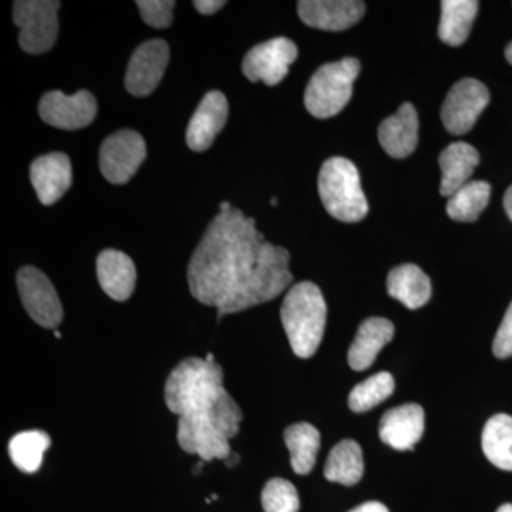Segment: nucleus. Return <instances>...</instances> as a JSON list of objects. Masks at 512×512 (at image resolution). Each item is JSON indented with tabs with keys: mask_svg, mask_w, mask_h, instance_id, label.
<instances>
[{
	"mask_svg": "<svg viewBox=\"0 0 512 512\" xmlns=\"http://www.w3.org/2000/svg\"><path fill=\"white\" fill-rule=\"evenodd\" d=\"M136 5L148 26L167 29L173 23L174 0H138Z\"/></svg>",
	"mask_w": 512,
	"mask_h": 512,
	"instance_id": "nucleus-30",
	"label": "nucleus"
},
{
	"mask_svg": "<svg viewBox=\"0 0 512 512\" xmlns=\"http://www.w3.org/2000/svg\"><path fill=\"white\" fill-rule=\"evenodd\" d=\"M284 439L289 453L291 466L299 476L311 473L316 464L320 448V434L309 423H298L285 430Z\"/></svg>",
	"mask_w": 512,
	"mask_h": 512,
	"instance_id": "nucleus-23",
	"label": "nucleus"
},
{
	"mask_svg": "<svg viewBox=\"0 0 512 512\" xmlns=\"http://www.w3.org/2000/svg\"><path fill=\"white\" fill-rule=\"evenodd\" d=\"M387 292L406 308L419 309L431 298V282L419 266H397L387 276Z\"/></svg>",
	"mask_w": 512,
	"mask_h": 512,
	"instance_id": "nucleus-21",
	"label": "nucleus"
},
{
	"mask_svg": "<svg viewBox=\"0 0 512 512\" xmlns=\"http://www.w3.org/2000/svg\"><path fill=\"white\" fill-rule=\"evenodd\" d=\"M326 316L328 306L318 285L301 282L286 293L281 319L296 356L309 359L318 352L325 333Z\"/></svg>",
	"mask_w": 512,
	"mask_h": 512,
	"instance_id": "nucleus-3",
	"label": "nucleus"
},
{
	"mask_svg": "<svg viewBox=\"0 0 512 512\" xmlns=\"http://www.w3.org/2000/svg\"><path fill=\"white\" fill-rule=\"evenodd\" d=\"M288 249L266 242L255 220L232 208L212 220L188 264L191 295L221 316L274 301L292 284Z\"/></svg>",
	"mask_w": 512,
	"mask_h": 512,
	"instance_id": "nucleus-1",
	"label": "nucleus"
},
{
	"mask_svg": "<svg viewBox=\"0 0 512 512\" xmlns=\"http://www.w3.org/2000/svg\"><path fill=\"white\" fill-rule=\"evenodd\" d=\"M505 57H507L508 63L512 64V42L505 49Z\"/></svg>",
	"mask_w": 512,
	"mask_h": 512,
	"instance_id": "nucleus-36",
	"label": "nucleus"
},
{
	"mask_svg": "<svg viewBox=\"0 0 512 512\" xmlns=\"http://www.w3.org/2000/svg\"><path fill=\"white\" fill-rule=\"evenodd\" d=\"M359 73V60L353 57L320 67L306 87V109L316 119H330L339 114L352 99L353 83Z\"/></svg>",
	"mask_w": 512,
	"mask_h": 512,
	"instance_id": "nucleus-5",
	"label": "nucleus"
},
{
	"mask_svg": "<svg viewBox=\"0 0 512 512\" xmlns=\"http://www.w3.org/2000/svg\"><path fill=\"white\" fill-rule=\"evenodd\" d=\"M57 0H19L13 5V22L20 29V47L29 55H42L55 46L59 35Z\"/></svg>",
	"mask_w": 512,
	"mask_h": 512,
	"instance_id": "nucleus-6",
	"label": "nucleus"
},
{
	"mask_svg": "<svg viewBox=\"0 0 512 512\" xmlns=\"http://www.w3.org/2000/svg\"><path fill=\"white\" fill-rule=\"evenodd\" d=\"M238 460H239L238 454L231 453V456H229L227 458V460H225V461H227L228 467H234V466H237Z\"/></svg>",
	"mask_w": 512,
	"mask_h": 512,
	"instance_id": "nucleus-35",
	"label": "nucleus"
},
{
	"mask_svg": "<svg viewBox=\"0 0 512 512\" xmlns=\"http://www.w3.org/2000/svg\"><path fill=\"white\" fill-rule=\"evenodd\" d=\"M319 195L323 207L342 222H359L369 212L356 165L348 158L332 157L319 173Z\"/></svg>",
	"mask_w": 512,
	"mask_h": 512,
	"instance_id": "nucleus-4",
	"label": "nucleus"
},
{
	"mask_svg": "<svg viewBox=\"0 0 512 512\" xmlns=\"http://www.w3.org/2000/svg\"><path fill=\"white\" fill-rule=\"evenodd\" d=\"M478 12L474 0H443L439 36L448 46H460L466 42Z\"/></svg>",
	"mask_w": 512,
	"mask_h": 512,
	"instance_id": "nucleus-22",
	"label": "nucleus"
},
{
	"mask_svg": "<svg viewBox=\"0 0 512 512\" xmlns=\"http://www.w3.org/2000/svg\"><path fill=\"white\" fill-rule=\"evenodd\" d=\"M164 400L178 417L177 440L185 453L205 463L231 456L229 440L239 433L244 416L224 387V370L214 355L190 357L175 367Z\"/></svg>",
	"mask_w": 512,
	"mask_h": 512,
	"instance_id": "nucleus-2",
	"label": "nucleus"
},
{
	"mask_svg": "<svg viewBox=\"0 0 512 512\" xmlns=\"http://www.w3.org/2000/svg\"><path fill=\"white\" fill-rule=\"evenodd\" d=\"M170 60V47L161 39L148 40L131 56L126 73V89L136 97L150 96L163 80Z\"/></svg>",
	"mask_w": 512,
	"mask_h": 512,
	"instance_id": "nucleus-12",
	"label": "nucleus"
},
{
	"mask_svg": "<svg viewBox=\"0 0 512 512\" xmlns=\"http://www.w3.org/2000/svg\"><path fill=\"white\" fill-rule=\"evenodd\" d=\"M227 2L224 0H195L194 6L202 15H214L218 10L224 8Z\"/></svg>",
	"mask_w": 512,
	"mask_h": 512,
	"instance_id": "nucleus-32",
	"label": "nucleus"
},
{
	"mask_svg": "<svg viewBox=\"0 0 512 512\" xmlns=\"http://www.w3.org/2000/svg\"><path fill=\"white\" fill-rule=\"evenodd\" d=\"M485 457L501 470L512 471V417L495 414L483 430Z\"/></svg>",
	"mask_w": 512,
	"mask_h": 512,
	"instance_id": "nucleus-25",
	"label": "nucleus"
},
{
	"mask_svg": "<svg viewBox=\"0 0 512 512\" xmlns=\"http://www.w3.org/2000/svg\"><path fill=\"white\" fill-rule=\"evenodd\" d=\"M497 512H512V504L501 505Z\"/></svg>",
	"mask_w": 512,
	"mask_h": 512,
	"instance_id": "nucleus-38",
	"label": "nucleus"
},
{
	"mask_svg": "<svg viewBox=\"0 0 512 512\" xmlns=\"http://www.w3.org/2000/svg\"><path fill=\"white\" fill-rule=\"evenodd\" d=\"M488 103L490 93L483 83L476 79L461 80L450 90L441 109L444 127L454 136H463L474 127Z\"/></svg>",
	"mask_w": 512,
	"mask_h": 512,
	"instance_id": "nucleus-9",
	"label": "nucleus"
},
{
	"mask_svg": "<svg viewBox=\"0 0 512 512\" xmlns=\"http://www.w3.org/2000/svg\"><path fill=\"white\" fill-rule=\"evenodd\" d=\"M271 204L274 205V207L275 205H278V201H276V198H272Z\"/></svg>",
	"mask_w": 512,
	"mask_h": 512,
	"instance_id": "nucleus-39",
	"label": "nucleus"
},
{
	"mask_svg": "<svg viewBox=\"0 0 512 512\" xmlns=\"http://www.w3.org/2000/svg\"><path fill=\"white\" fill-rule=\"evenodd\" d=\"M30 180L43 205L55 204L72 187L69 157L63 153H50L36 158L30 167Z\"/></svg>",
	"mask_w": 512,
	"mask_h": 512,
	"instance_id": "nucleus-14",
	"label": "nucleus"
},
{
	"mask_svg": "<svg viewBox=\"0 0 512 512\" xmlns=\"http://www.w3.org/2000/svg\"><path fill=\"white\" fill-rule=\"evenodd\" d=\"M16 282L30 318L42 328H57L63 320V306L50 279L35 266H23Z\"/></svg>",
	"mask_w": 512,
	"mask_h": 512,
	"instance_id": "nucleus-8",
	"label": "nucleus"
},
{
	"mask_svg": "<svg viewBox=\"0 0 512 512\" xmlns=\"http://www.w3.org/2000/svg\"><path fill=\"white\" fill-rule=\"evenodd\" d=\"M393 376L389 372H380L357 384L349 394V407L356 413H365L377 404L389 399L394 392Z\"/></svg>",
	"mask_w": 512,
	"mask_h": 512,
	"instance_id": "nucleus-28",
	"label": "nucleus"
},
{
	"mask_svg": "<svg viewBox=\"0 0 512 512\" xmlns=\"http://www.w3.org/2000/svg\"><path fill=\"white\" fill-rule=\"evenodd\" d=\"M379 141L390 157L406 158L413 154L419 141V119L412 104L404 103L394 116L380 124Z\"/></svg>",
	"mask_w": 512,
	"mask_h": 512,
	"instance_id": "nucleus-18",
	"label": "nucleus"
},
{
	"mask_svg": "<svg viewBox=\"0 0 512 512\" xmlns=\"http://www.w3.org/2000/svg\"><path fill=\"white\" fill-rule=\"evenodd\" d=\"M39 114L49 126L69 131L79 130L96 119L97 101L87 90H80L72 96L55 90L46 93L40 100Z\"/></svg>",
	"mask_w": 512,
	"mask_h": 512,
	"instance_id": "nucleus-11",
	"label": "nucleus"
},
{
	"mask_svg": "<svg viewBox=\"0 0 512 512\" xmlns=\"http://www.w3.org/2000/svg\"><path fill=\"white\" fill-rule=\"evenodd\" d=\"M349 512H389V510H387L386 505H383L382 503L370 501V503L359 505L355 510Z\"/></svg>",
	"mask_w": 512,
	"mask_h": 512,
	"instance_id": "nucleus-33",
	"label": "nucleus"
},
{
	"mask_svg": "<svg viewBox=\"0 0 512 512\" xmlns=\"http://www.w3.org/2000/svg\"><path fill=\"white\" fill-rule=\"evenodd\" d=\"M97 278L106 295L114 301L124 302L136 288V265L124 252L106 249L97 258Z\"/></svg>",
	"mask_w": 512,
	"mask_h": 512,
	"instance_id": "nucleus-17",
	"label": "nucleus"
},
{
	"mask_svg": "<svg viewBox=\"0 0 512 512\" xmlns=\"http://www.w3.org/2000/svg\"><path fill=\"white\" fill-rule=\"evenodd\" d=\"M362 448L355 440H343L330 451L325 466L326 480L342 485H355L363 477Z\"/></svg>",
	"mask_w": 512,
	"mask_h": 512,
	"instance_id": "nucleus-24",
	"label": "nucleus"
},
{
	"mask_svg": "<svg viewBox=\"0 0 512 512\" xmlns=\"http://www.w3.org/2000/svg\"><path fill=\"white\" fill-rule=\"evenodd\" d=\"M493 352L498 359H507L512 356V302L510 308L505 312L497 335H495Z\"/></svg>",
	"mask_w": 512,
	"mask_h": 512,
	"instance_id": "nucleus-31",
	"label": "nucleus"
},
{
	"mask_svg": "<svg viewBox=\"0 0 512 512\" xmlns=\"http://www.w3.org/2000/svg\"><path fill=\"white\" fill-rule=\"evenodd\" d=\"M298 57V47L286 37H276L249 50L242 72L251 82L276 86L285 79L289 67Z\"/></svg>",
	"mask_w": 512,
	"mask_h": 512,
	"instance_id": "nucleus-10",
	"label": "nucleus"
},
{
	"mask_svg": "<svg viewBox=\"0 0 512 512\" xmlns=\"http://www.w3.org/2000/svg\"><path fill=\"white\" fill-rule=\"evenodd\" d=\"M147 157L146 143L134 130H121L104 140L100 148V170L111 184H126Z\"/></svg>",
	"mask_w": 512,
	"mask_h": 512,
	"instance_id": "nucleus-7",
	"label": "nucleus"
},
{
	"mask_svg": "<svg viewBox=\"0 0 512 512\" xmlns=\"http://www.w3.org/2000/svg\"><path fill=\"white\" fill-rule=\"evenodd\" d=\"M504 208L505 212H507L508 217L512 221V185L508 188L507 192L504 195Z\"/></svg>",
	"mask_w": 512,
	"mask_h": 512,
	"instance_id": "nucleus-34",
	"label": "nucleus"
},
{
	"mask_svg": "<svg viewBox=\"0 0 512 512\" xmlns=\"http://www.w3.org/2000/svg\"><path fill=\"white\" fill-rule=\"evenodd\" d=\"M394 325L389 319H366L357 329L348 353L349 366L356 372L369 369L380 350L393 339Z\"/></svg>",
	"mask_w": 512,
	"mask_h": 512,
	"instance_id": "nucleus-19",
	"label": "nucleus"
},
{
	"mask_svg": "<svg viewBox=\"0 0 512 512\" xmlns=\"http://www.w3.org/2000/svg\"><path fill=\"white\" fill-rule=\"evenodd\" d=\"M228 119L227 97L221 92H210L202 99L200 106L187 128V144L195 153L208 150L215 137L221 133Z\"/></svg>",
	"mask_w": 512,
	"mask_h": 512,
	"instance_id": "nucleus-15",
	"label": "nucleus"
},
{
	"mask_svg": "<svg viewBox=\"0 0 512 512\" xmlns=\"http://www.w3.org/2000/svg\"><path fill=\"white\" fill-rule=\"evenodd\" d=\"M366 6L357 0H303L298 3L299 18L305 25L329 32L355 26L365 15Z\"/></svg>",
	"mask_w": 512,
	"mask_h": 512,
	"instance_id": "nucleus-13",
	"label": "nucleus"
},
{
	"mask_svg": "<svg viewBox=\"0 0 512 512\" xmlns=\"http://www.w3.org/2000/svg\"><path fill=\"white\" fill-rule=\"evenodd\" d=\"M50 444L52 439L45 431H23L10 440L9 456L20 471L33 474L42 467L43 456Z\"/></svg>",
	"mask_w": 512,
	"mask_h": 512,
	"instance_id": "nucleus-27",
	"label": "nucleus"
},
{
	"mask_svg": "<svg viewBox=\"0 0 512 512\" xmlns=\"http://www.w3.org/2000/svg\"><path fill=\"white\" fill-rule=\"evenodd\" d=\"M220 208H221V212H227L229 210H232V205L229 204L228 201H224V202H221Z\"/></svg>",
	"mask_w": 512,
	"mask_h": 512,
	"instance_id": "nucleus-37",
	"label": "nucleus"
},
{
	"mask_svg": "<svg viewBox=\"0 0 512 512\" xmlns=\"http://www.w3.org/2000/svg\"><path fill=\"white\" fill-rule=\"evenodd\" d=\"M424 433V410L419 404H403L383 414L380 439L394 450H413Z\"/></svg>",
	"mask_w": 512,
	"mask_h": 512,
	"instance_id": "nucleus-16",
	"label": "nucleus"
},
{
	"mask_svg": "<svg viewBox=\"0 0 512 512\" xmlns=\"http://www.w3.org/2000/svg\"><path fill=\"white\" fill-rule=\"evenodd\" d=\"M439 163L443 174L440 192L444 197L450 198L454 192L470 183V177L480 163V154L470 144L458 141L444 148Z\"/></svg>",
	"mask_w": 512,
	"mask_h": 512,
	"instance_id": "nucleus-20",
	"label": "nucleus"
},
{
	"mask_svg": "<svg viewBox=\"0 0 512 512\" xmlns=\"http://www.w3.org/2000/svg\"><path fill=\"white\" fill-rule=\"evenodd\" d=\"M262 507L265 512H298V491L284 478H272L262 491Z\"/></svg>",
	"mask_w": 512,
	"mask_h": 512,
	"instance_id": "nucleus-29",
	"label": "nucleus"
},
{
	"mask_svg": "<svg viewBox=\"0 0 512 512\" xmlns=\"http://www.w3.org/2000/svg\"><path fill=\"white\" fill-rule=\"evenodd\" d=\"M490 197V184L470 181L451 195L447 202L448 217L458 222L477 221L490 202Z\"/></svg>",
	"mask_w": 512,
	"mask_h": 512,
	"instance_id": "nucleus-26",
	"label": "nucleus"
}]
</instances>
